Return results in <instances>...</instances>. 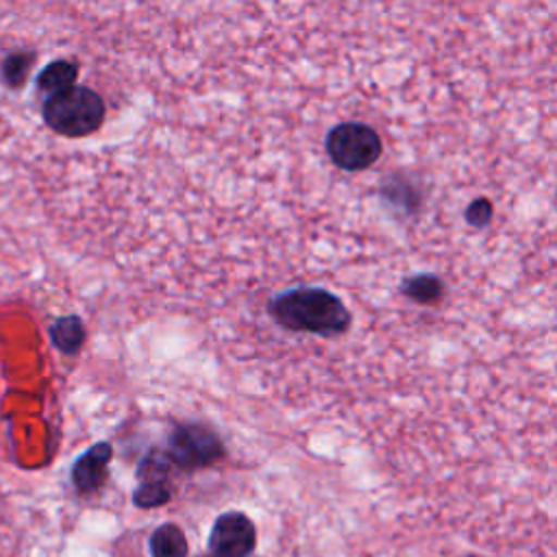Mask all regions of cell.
<instances>
[{"mask_svg":"<svg viewBox=\"0 0 557 557\" xmlns=\"http://www.w3.org/2000/svg\"><path fill=\"white\" fill-rule=\"evenodd\" d=\"M78 78V63L72 59H54L35 78V87L39 94H57L72 85H76Z\"/></svg>","mask_w":557,"mask_h":557,"instance_id":"9","label":"cell"},{"mask_svg":"<svg viewBox=\"0 0 557 557\" xmlns=\"http://www.w3.org/2000/svg\"><path fill=\"white\" fill-rule=\"evenodd\" d=\"M172 498L170 483H137L133 492V503L139 509H154Z\"/></svg>","mask_w":557,"mask_h":557,"instance_id":"14","label":"cell"},{"mask_svg":"<svg viewBox=\"0 0 557 557\" xmlns=\"http://www.w3.org/2000/svg\"><path fill=\"white\" fill-rule=\"evenodd\" d=\"M398 289L403 296H407L411 302H418V305H435L444 296V283L433 272L409 274L400 281Z\"/></svg>","mask_w":557,"mask_h":557,"instance_id":"10","label":"cell"},{"mask_svg":"<svg viewBox=\"0 0 557 557\" xmlns=\"http://www.w3.org/2000/svg\"><path fill=\"white\" fill-rule=\"evenodd\" d=\"M381 198L392 209H398L405 215H413L420 207L418 189L405 176H398V174H394L381 183Z\"/></svg>","mask_w":557,"mask_h":557,"instance_id":"12","label":"cell"},{"mask_svg":"<svg viewBox=\"0 0 557 557\" xmlns=\"http://www.w3.org/2000/svg\"><path fill=\"white\" fill-rule=\"evenodd\" d=\"M170 470H172V463L170 459L165 457L163 448H150L137 463V481L139 483H170L168 476H170Z\"/></svg>","mask_w":557,"mask_h":557,"instance_id":"13","label":"cell"},{"mask_svg":"<svg viewBox=\"0 0 557 557\" xmlns=\"http://www.w3.org/2000/svg\"><path fill=\"white\" fill-rule=\"evenodd\" d=\"M37 61V52L33 48H15L2 54L0 59V81L4 87L17 91L26 85L30 70Z\"/></svg>","mask_w":557,"mask_h":557,"instance_id":"8","label":"cell"},{"mask_svg":"<svg viewBox=\"0 0 557 557\" xmlns=\"http://www.w3.org/2000/svg\"><path fill=\"white\" fill-rule=\"evenodd\" d=\"M150 557H187L189 544L183 529L174 522L159 524L148 540Z\"/></svg>","mask_w":557,"mask_h":557,"instance_id":"11","label":"cell"},{"mask_svg":"<svg viewBox=\"0 0 557 557\" xmlns=\"http://www.w3.org/2000/svg\"><path fill=\"white\" fill-rule=\"evenodd\" d=\"M492 215H494V205H492V200H487L485 196L474 198V200L466 207V211H463L466 222H468L470 226H474V228L487 226L490 220H492Z\"/></svg>","mask_w":557,"mask_h":557,"instance_id":"15","label":"cell"},{"mask_svg":"<svg viewBox=\"0 0 557 557\" xmlns=\"http://www.w3.org/2000/svg\"><path fill=\"white\" fill-rule=\"evenodd\" d=\"M48 335H50V342L52 346L65 355V357H74L81 352L83 344H85V337H87V331H85V322L81 315L76 313H67V315H59L50 329H48Z\"/></svg>","mask_w":557,"mask_h":557,"instance_id":"7","label":"cell"},{"mask_svg":"<svg viewBox=\"0 0 557 557\" xmlns=\"http://www.w3.org/2000/svg\"><path fill=\"white\" fill-rule=\"evenodd\" d=\"M107 115L102 96L87 85H72L63 91L46 96L41 102L44 124L70 139H81L96 133Z\"/></svg>","mask_w":557,"mask_h":557,"instance_id":"2","label":"cell"},{"mask_svg":"<svg viewBox=\"0 0 557 557\" xmlns=\"http://www.w3.org/2000/svg\"><path fill=\"white\" fill-rule=\"evenodd\" d=\"M165 457L181 470H198L213 466L224 457L220 435L202 422H178L168 433Z\"/></svg>","mask_w":557,"mask_h":557,"instance_id":"4","label":"cell"},{"mask_svg":"<svg viewBox=\"0 0 557 557\" xmlns=\"http://www.w3.org/2000/svg\"><path fill=\"white\" fill-rule=\"evenodd\" d=\"M257 544V529L242 511H224L209 533L211 557H250Z\"/></svg>","mask_w":557,"mask_h":557,"instance_id":"5","label":"cell"},{"mask_svg":"<svg viewBox=\"0 0 557 557\" xmlns=\"http://www.w3.org/2000/svg\"><path fill=\"white\" fill-rule=\"evenodd\" d=\"M113 457V446L109 442L91 444L70 470V481L74 490L83 496L96 494L109 479V463Z\"/></svg>","mask_w":557,"mask_h":557,"instance_id":"6","label":"cell"},{"mask_svg":"<svg viewBox=\"0 0 557 557\" xmlns=\"http://www.w3.org/2000/svg\"><path fill=\"white\" fill-rule=\"evenodd\" d=\"M268 315L287 331L313 333L320 337L344 335L352 322L346 302L324 287H294L268 302Z\"/></svg>","mask_w":557,"mask_h":557,"instance_id":"1","label":"cell"},{"mask_svg":"<svg viewBox=\"0 0 557 557\" xmlns=\"http://www.w3.org/2000/svg\"><path fill=\"white\" fill-rule=\"evenodd\" d=\"M326 157L346 172H359L374 165L383 152L379 133L363 122H339L324 139Z\"/></svg>","mask_w":557,"mask_h":557,"instance_id":"3","label":"cell"}]
</instances>
